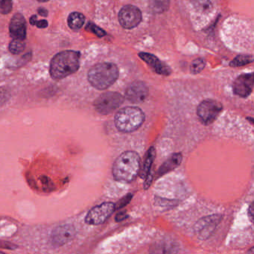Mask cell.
Instances as JSON below:
<instances>
[{
	"label": "cell",
	"instance_id": "6da1fadb",
	"mask_svg": "<svg viewBox=\"0 0 254 254\" xmlns=\"http://www.w3.org/2000/svg\"><path fill=\"white\" fill-rule=\"evenodd\" d=\"M140 171V155L135 152H125L119 155L113 165V178L121 182L131 183Z\"/></svg>",
	"mask_w": 254,
	"mask_h": 254
},
{
	"label": "cell",
	"instance_id": "7a4b0ae2",
	"mask_svg": "<svg viewBox=\"0 0 254 254\" xmlns=\"http://www.w3.org/2000/svg\"><path fill=\"white\" fill-rule=\"evenodd\" d=\"M80 53L67 50L56 54L50 63V75L53 79H63L79 69Z\"/></svg>",
	"mask_w": 254,
	"mask_h": 254
},
{
	"label": "cell",
	"instance_id": "3957f363",
	"mask_svg": "<svg viewBox=\"0 0 254 254\" xmlns=\"http://www.w3.org/2000/svg\"><path fill=\"white\" fill-rule=\"evenodd\" d=\"M88 78L94 88L103 91L116 82L119 78V69L114 63H99L90 69Z\"/></svg>",
	"mask_w": 254,
	"mask_h": 254
},
{
	"label": "cell",
	"instance_id": "277c9868",
	"mask_svg": "<svg viewBox=\"0 0 254 254\" xmlns=\"http://www.w3.org/2000/svg\"><path fill=\"white\" fill-rule=\"evenodd\" d=\"M145 121V113L137 107H125L115 116L116 128L122 133H131L142 126Z\"/></svg>",
	"mask_w": 254,
	"mask_h": 254
},
{
	"label": "cell",
	"instance_id": "5b68a950",
	"mask_svg": "<svg viewBox=\"0 0 254 254\" xmlns=\"http://www.w3.org/2000/svg\"><path fill=\"white\" fill-rule=\"evenodd\" d=\"M123 102L124 97L119 93L107 92L97 98L94 107L100 114L107 115L119 108Z\"/></svg>",
	"mask_w": 254,
	"mask_h": 254
},
{
	"label": "cell",
	"instance_id": "8992f818",
	"mask_svg": "<svg viewBox=\"0 0 254 254\" xmlns=\"http://www.w3.org/2000/svg\"><path fill=\"white\" fill-rule=\"evenodd\" d=\"M223 106L216 100H206L202 102L197 109V114L204 125H210L221 113Z\"/></svg>",
	"mask_w": 254,
	"mask_h": 254
},
{
	"label": "cell",
	"instance_id": "52a82bcc",
	"mask_svg": "<svg viewBox=\"0 0 254 254\" xmlns=\"http://www.w3.org/2000/svg\"><path fill=\"white\" fill-rule=\"evenodd\" d=\"M116 210L115 204L111 202H104L90 210L85 218V222L91 225H100L105 222Z\"/></svg>",
	"mask_w": 254,
	"mask_h": 254
},
{
	"label": "cell",
	"instance_id": "ba28073f",
	"mask_svg": "<svg viewBox=\"0 0 254 254\" xmlns=\"http://www.w3.org/2000/svg\"><path fill=\"white\" fill-rule=\"evenodd\" d=\"M222 219V215L219 214L209 215L199 220L195 225V231L198 237L201 239L209 238Z\"/></svg>",
	"mask_w": 254,
	"mask_h": 254
},
{
	"label": "cell",
	"instance_id": "9c48e42d",
	"mask_svg": "<svg viewBox=\"0 0 254 254\" xmlns=\"http://www.w3.org/2000/svg\"><path fill=\"white\" fill-rule=\"evenodd\" d=\"M119 21L125 29H134L141 23V11L134 5H125L119 11Z\"/></svg>",
	"mask_w": 254,
	"mask_h": 254
},
{
	"label": "cell",
	"instance_id": "30bf717a",
	"mask_svg": "<svg viewBox=\"0 0 254 254\" xmlns=\"http://www.w3.org/2000/svg\"><path fill=\"white\" fill-rule=\"evenodd\" d=\"M254 83V77L253 72L242 74L233 83V92L239 97L246 98L252 93Z\"/></svg>",
	"mask_w": 254,
	"mask_h": 254
},
{
	"label": "cell",
	"instance_id": "8fae6325",
	"mask_svg": "<svg viewBox=\"0 0 254 254\" xmlns=\"http://www.w3.org/2000/svg\"><path fill=\"white\" fill-rule=\"evenodd\" d=\"M76 234V230L72 224H63L56 227L51 233V242L54 246H63L70 242Z\"/></svg>",
	"mask_w": 254,
	"mask_h": 254
},
{
	"label": "cell",
	"instance_id": "7c38bea8",
	"mask_svg": "<svg viewBox=\"0 0 254 254\" xmlns=\"http://www.w3.org/2000/svg\"><path fill=\"white\" fill-rule=\"evenodd\" d=\"M149 96V88L143 81H135L130 84L125 92V97L134 104L143 102Z\"/></svg>",
	"mask_w": 254,
	"mask_h": 254
},
{
	"label": "cell",
	"instance_id": "4fadbf2b",
	"mask_svg": "<svg viewBox=\"0 0 254 254\" xmlns=\"http://www.w3.org/2000/svg\"><path fill=\"white\" fill-rule=\"evenodd\" d=\"M139 57L159 75L168 76L172 73L170 68L163 62L161 61L154 54L147 52H140L139 53Z\"/></svg>",
	"mask_w": 254,
	"mask_h": 254
},
{
	"label": "cell",
	"instance_id": "5bb4252c",
	"mask_svg": "<svg viewBox=\"0 0 254 254\" xmlns=\"http://www.w3.org/2000/svg\"><path fill=\"white\" fill-rule=\"evenodd\" d=\"M10 35L13 39L24 41L26 37V23L23 14L17 13L13 16L9 25Z\"/></svg>",
	"mask_w": 254,
	"mask_h": 254
},
{
	"label": "cell",
	"instance_id": "9a60e30c",
	"mask_svg": "<svg viewBox=\"0 0 254 254\" xmlns=\"http://www.w3.org/2000/svg\"><path fill=\"white\" fill-rule=\"evenodd\" d=\"M183 155L181 153H175L168 158L166 161L162 163L160 168L158 169L157 177H162V175L168 173L174 170L175 168L179 166L182 162Z\"/></svg>",
	"mask_w": 254,
	"mask_h": 254
},
{
	"label": "cell",
	"instance_id": "2e32d148",
	"mask_svg": "<svg viewBox=\"0 0 254 254\" xmlns=\"http://www.w3.org/2000/svg\"><path fill=\"white\" fill-rule=\"evenodd\" d=\"M85 17L81 13L72 12L67 19L68 25L72 30H79L84 26Z\"/></svg>",
	"mask_w": 254,
	"mask_h": 254
},
{
	"label": "cell",
	"instance_id": "e0dca14e",
	"mask_svg": "<svg viewBox=\"0 0 254 254\" xmlns=\"http://www.w3.org/2000/svg\"><path fill=\"white\" fill-rule=\"evenodd\" d=\"M155 156H156V151H155L154 148L151 147L149 150L148 151L146 160H145L144 165H143V170H142L141 173L142 178H146L148 174L151 172V168H152V164H153V161H154Z\"/></svg>",
	"mask_w": 254,
	"mask_h": 254
},
{
	"label": "cell",
	"instance_id": "ac0fdd59",
	"mask_svg": "<svg viewBox=\"0 0 254 254\" xmlns=\"http://www.w3.org/2000/svg\"><path fill=\"white\" fill-rule=\"evenodd\" d=\"M170 0H151L150 8L154 13H163L168 9Z\"/></svg>",
	"mask_w": 254,
	"mask_h": 254
},
{
	"label": "cell",
	"instance_id": "d6986e66",
	"mask_svg": "<svg viewBox=\"0 0 254 254\" xmlns=\"http://www.w3.org/2000/svg\"><path fill=\"white\" fill-rule=\"evenodd\" d=\"M254 61V57L249 54H240L236 56L230 63V66L232 67H238V66H245L249 64Z\"/></svg>",
	"mask_w": 254,
	"mask_h": 254
},
{
	"label": "cell",
	"instance_id": "ffe728a7",
	"mask_svg": "<svg viewBox=\"0 0 254 254\" xmlns=\"http://www.w3.org/2000/svg\"><path fill=\"white\" fill-rule=\"evenodd\" d=\"M25 47H26V44L24 41L13 39L9 44V51L12 54H19L24 51Z\"/></svg>",
	"mask_w": 254,
	"mask_h": 254
},
{
	"label": "cell",
	"instance_id": "44dd1931",
	"mask_svg": "<svg viewBox=\"0 0 254 254\" xmlns=\"http://www.w3.org/2000/svg\"><path fill=\"white\" fill-rule=\"evenodd\" d=\"M196 9L200 11H207L212 8L211 0H190Z\"/></svg>",
	"mask_w": 254,
	"mask_h": 254
},
{
	"label": "cell",
	"instance_id": "7402d4cb",
	"mask_svg": "<svg viewBox=\"0 0 254 254\" xmlns=\"http://www.w3.org/2000/svg\"><path fill=\"white\" fill-rule=\"evenodd\" d=\"M206 66L204 60L202 58H197L193 60L190 66V71L193 74H199L204 69Z\"/></svg>",
	"mask_w": 254,
	"mask_h": 254
},
{
	"label": "cell",
	"instance_id": "603a6c76",
	"mask_svg": "<svg viewBox=\"0 0 254 254\" xmlns=\"http://www.w3.org/2000/svg\"><path fill=\"white\" fill-rule=\"evenodd\" d=\"M12 1L11 0H0V13L9 14L12 10Z\"/></svg>",
	"mask_w": 254,
	"mask_h": 254
},
{
	"label": "cell",
	"instance_id": "cb8c5ba5",
	"mask_svg": "<svg viewBox=\"0 0 254 254\" xmlns=\"http://www.w3.org/2000/svg\"><path fill=\"white\" fill-rule=\"evenodd\" d=\"M86 29L88 31H90V32H93L94 35H97L99 38H102L104 35H106V32L103 29H102L101 28L94 24V23H88Z\"/></svg>",
	"mask_w": 254,
	"mask_h": 254
},
{
	"label": "cell",
	"instance_id": "d4e9b609",
	"mask_svg": "<svg viewBox=\"0 0 254 254\" xmlns=\"http://www.w3.org/2000/svg\"><path fill=\"white\" fill-rule=\"evenodd\" d=\"M9 91L5 88H0V105L5 104L8 100H9Z\"/></svg>",
	"mask_w": 254,
	"mask_h": 254
},
{
	"label": "cell",
	"instance_id": "484cf974",
	"mask_svg": "<svg viewBox=\"0 0 254 254\" xmlns=\"http://www.w3.org/2000/svg\"><path fill=\"white\" fill-rule=\"evenodd\" d=\"M132 197V195L128 194L126 196H125L123 199H121V200L119 201V203H118L117 204L115 205L116 209H122V207L126 206L128 203H130V202H131Z\"/></svg>",
	"mask_w": 254,
	"mask_h": 254
},
{
	"label": "cell",
	"instance_id": "4316f807",
	"mask_svg": "<svg viewBox=\"0 0 254 254\" xmlns=\"http://www.w3.org/2000/svg\"><path fill=\"white\" fill-rule=\"evenodd\" d=\"M48 22L46 20H37L35 23V26H37V27L40 28V29H45L48 26Z\"/></svg>",
	"mask_w": 254,
	"mask_h": 254
},
{
	"label": "cell",
	"instance_id": "83f0119b",
	"mask_svg": "<svg viewBox=\"0 0 254 254\" xmlns=\"http://www.w3.org/2000/svg\"><path fill=\"white\" fill-rule=\"evenodd\" d=\"M145 178H146V182H145L144 188L145 190H147V189L150 187L151 184H152V180H153L152 172H149V173L148 174L147 176Z\"/></svg>",
	"mask_w": 254,
	"mask_h": 254
},
{
	"label": "cell",
	"instance_id": "f1b7e54d",
	"mask_svg": "<svg viewBox=\"0 0 254 254\" xmlns=\"http://www.w3.org/2000/svg\"><path fill=\"white\" fill-rule=\"evenodd\" d=\"M127 218H128V215H127L126 212H120L116 215V221L119 222V221L126 219Z\"/></svg>",
	"mask_w": 254,
	"mask_h": 254
},
{
	"label": "cell",
	"instance_id": "f546056e",
	"mask_svg": "<svg viewBox=\"0 0 254 254\" xmlns=\"http://www.w3.org/2000/svg\"><path fill=\"white\" fill-rule=\"evenodd\" d=\"M38 13H39L40 15L42 16V17H47L48 16V11L45 8H39L38 9Z\"/></svg>",
	"mask_w": 254,
	"mask_h": 254
},
{
	"label": "cell",
	"instance_id": "4dcf8cb0",
	"mask_svg": "<svg viewBox=\"0 0 254 254\" xmlns=\"http://www.w3.org/2000/svg\"><path fill=\"white\" fill-rule=\"evenodd\" d=\"M254 206L252 204L250 206L249 210H248V212H249L250 218H251V221H253V218H254Z\"/></svg>",
	"mask_w": 254,
	"mask_h": 254
},
{
	"label": "cell",
	"instance_id": "1f68e13d",
	"mask_svg": "<svg viewBox=\"0 0 254 254\" xmlns=\"http://www.w3.org/2000/svg\"><path fill=\"white\" fill-rule=\"evenodd\" d=\"M38 20V17H37L36 15H33L32 17L30 18V23L32 25H33V26H35V23L36 20Z\"/></svg>",
	"mask_w": 254,
	"mask_h": 254
},
{
	"label": "cell",
	"instance_id": "d6a6232c",
	"mask_svg": "<svg viewBox=\"0 0 254 254\" xmlns=\"http://www.w3.org/2000/svg\"><path fill=\"white\" fill-rule=\"evenodd\" d=\"M38 1H39V2H47V1H49V0H38Z\"/></svg>",
	"mask_w": 254,
	"mask_h": 254
}]
</instances>
